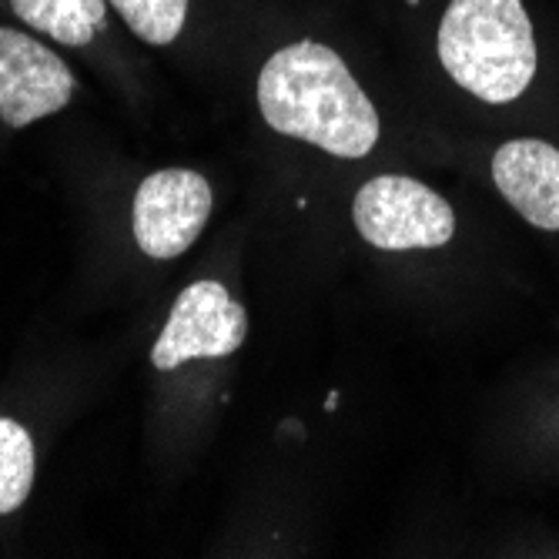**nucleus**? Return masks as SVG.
<instances>
[{
    "instance_id": "nucleus-1",
    "label": "nucleus",
    "mask_w": 559,
    "mask_h": 559,
    "mask_svg": "<svg viewBox=\"0 0 559 559\" xmlns=\"http://www.w3.org/2000/svg\"><path fill=\"white\" fill-rule=\"evenodd\" d=\"M259 108L278 134L335 158H362L379 141V115L332 47L301 40L272 55L259 74Z\"/></svg>"
},
{
    "instance_id": "nucleus-2",
    "label": "nucleus",
    "mask_w": 559,
    "mask_h": 559,
    "mask_svg": "<svg viewBox=\"0 0 559 559\" xmlns=\"http://www.w3.org/2000/svg\"><path fill=\"white\" fill-rule=\"evenodd\" d=\"M439 61L486 105H510L536 74V40L523 0H452L439 24Z\"/></svg>"
},
{
    "instance_id": "nucleus-3",
    "label": "nucleus",
    "mask_w": 559,
    "mask_h": 559,
    "mask_svg": "<svg viewBox=\"0 0 559 559\" xmlns=\"http://www.w3.org/2000/svg\"><path fill=\"white\" fill-rule=\"evenodd\" d=\"M352 218L359 235L382 251L439 248L455 231L449 201L405 175H382L362 185L352 201Z\"/></svg>"
},
{
    "instance_id": "nucleus-4",
    "label": "nucleus",
    "mask_w": 559,
    "mask_h": 559,
    "mask_svg": "<svg viewBox=\"0 0 559 559\" xmlns=\"http://www.w3.org/2000/svg\"><path fill=\"white\" fill-rule=\"evenodd\" d=\"M248 332V316L218 282L188 285L151 348V362L158 372H171L191 359H225L238 352Z\"/></svg>"
},
{
    "instance_id": "nucleus-5",
    "label": "nucleus",
    "mask_w": 559,
    "mask_h": 559,
    "mask_svg": "<svg viewBox=\"0 0 559 559\" xmlns=\"http://www.w3.org/2000/svg\"><path fill=\"white\" fill-rule=\"evenodd\" d=\"M212 218V185L198 171L165 168L147 175L134 194V241L147 259H178Z\"/></svg>"
},
{
    "instance_id": "nucleus-6",
    "label": "nucleus",
    "mask_w": 559,
    "mask_h": 559,
    "mask_svg": "<svg viewBox=\"0 0 559 559\" xmlns=\"http://www.w3.org/2000/svg\"><path fill=\"white\" fill-rule=\"evenodd\" d=\"M74 97V74L50 47L0 27V121L27 128Z\"/></svg>"
},
{
    "instance_id": "nucleus-7",
    "label": "nucleus",
    "mask_w": 559,
    "mask_h": 559,
    "mask_svg": "<svg viewBox=\"0 0 559 559\" xmlns=\"http://www.w3.org/2000/svg\"><path fill=\"white\" fill-rule=\"evenodd\" d=\"M492 181L533 228L559 231V147L536 138L506 141L492 158Z\"/></svg>"
},
{
    "instance_id": "nucleus-8",
    "label": "nucleus",
    "mask_w": 559,
    "mask_h": 559,
    "mask_svg": "<svg viewBox=\"0 0 559 559\" xmlns=\"http://www.w3.org/2000/svg\"><path fill=\"white\" fill-rule=\"evenodd\" d=\"M14 14L58 44L84 47L108 24L105 0H11Z\"/></svg>"
},
{
    "instance_id": "nucleus-9",
    "label": "nucleus",
    "mask_w": 559,
    "mask_h": 559,
    "mask_svg": "<svg viewBox=\"0 0 559 559\" xmlns=\"http://www.w3.org/2000/svg\"><path fill=\"white\" fill-rule=\"evenodd\" d=\"M34 486V442L31 432L14 423L0 419V516L21 510Z\"/></svg>"
},
{
    "instance_id": "nucleus-10",
    "label": "nucleus",
    "mask_w": 559,
    "mask_h": 559,
    "mask_svg": "<svg viewBox=\"0 0 559 559\" xmlns=\"http://www.w3.org/2000/svg\"><path fill=\"white\" fill-rule=\"evenodd\" d=\"M124 24L147 44H171L188 17V0H111Z\"/></svg>"
}]
</instances>
